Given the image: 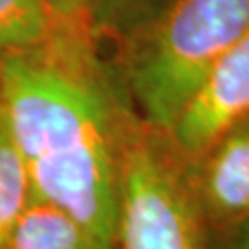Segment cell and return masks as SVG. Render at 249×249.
<instances>
[{"label": "cell", "instance_id": "obj_1", "mask_svg": "<svg viewBox=\"0 0 249 249\" xmlns=\"http://www.w3.org/2000/svg\"><path fill=\"white\" fill-rule=\"evenodd\" d=\"M0 111L34 197L69 214L96 249H115L122 137L87 46L48 39L2 57Z\"/></svg>", "mask_w": 249, "mask_h": 249}, {"label": "cell", "instance_id": "obj_2", "mask_svg": "<svg viewBox=\"0 0 249 249\" xmlns=\"http://www.w3.org/2000/svg\"><path fill=\"white\" fill-rule=\"evenodd\" d=\"M249 32V0H176L135 53L129 85L144 118L170 131L205 76Z\"/></svg>", "mask_w": 249, "mask_h": 249}, {"label": "cell", "instance_id": "obj_3", "mask_svg": "<svg viewBox=\"0 0 249 249\" xmlns=\"http://www.w3.org/2000/svg\"><path fill=\"white\" fill-rule=\"evenodd\" d=\"M115 249H211L190 176L135 131L120 141Z\"/></svg>", "mask_w": 249, "mask_h": 249}, {"label": "cell", "instance_id": "obj_4", "mask_svg": "<svg viewBox=\"0 0 249 249\" xmlns=\"http://www.w3.org/2000/svg\"><path fill=\"white\" fill-rule=\"evenodd\" d=\"M249 116V32L209 71L168 133L179 151L199 157Z\"/></svg>", "mask_w": 249, "mask_h": 249}, {"label": "cell", "instance_id": "obj_5", "mask_svg": "<svg viewBox=\"0 0 249 249\" xmlns=\"http://www.w3.org/2000/svg\"><path fill=\"white\" fill-rule=\"evenodd\" d=\"M190 176L211 231L249 220V125L244 118L199 155Z\"/></svg>", "mask_w": 249, "mask_h": 249}, {"label": "cell", "instance_id": "obj_6", "mask_svg": "<svg viewBox=\"0 0 249 249\" xmlns=\"http://www.w3.org/2000/svg\"><path fill=\"white\" fill-rule=\"evenodd\" d=\"M2 249H96L89 234L61 209L32 197Z\"/></svg>", "mask_w": 249, "mask_h": 249}, {"label": "cell", "instance_id": "obj_7", "mask_svg": "<svg viewBox=\"0 0 249 249\" xmlns=\"http://www.w3.org/2000/svg\"><path fill=\"white\" fill-rule=\"evenodd\" d=\"M52 30L46 0H0V59L45 45Z\"/></svg>", "mask_w": 249, "mask_h": 249}, {"label": "cell", "instance_id": "obj_8", "mask_svg": "<svg viewBox=\"0 0 249 249\" xmlns=\"http://www.w3.org/2000/svg\"><path fill=\"white\" fill-rule=\"evenodd\" d=\"M32 197L34 192L26 162L0 111V249Z\"/></svg>", "mask_w": 249, "mask_h": 249}, {"label": "cell", "instance_id": "obj_9", "mask_svg": "<svg viewBox=\"0 0 249 249\" xmlns=\"http://www.w3.org/2000/svg\"><path fill=\"white\" fill-rule=\"evenodd\" d=\"M211 249H249V220L223 231H211Z\"/></svg>", "mask_w": 249, "mask_h": 249}, {"label": "cell", "instance_id": "obj_10", "mask_svg": "<svg viewBox=\"0 0 249 249\" xmlns=\"http://www.w3.org/2000/svg\"><path fill=\"white\" fill-rule=\"evenodd\" d=\"M94 0H46V6L50 9L53 20L74 22L80 18Z\"/></svg>", "mask_w": 249, "mask_h": 249}, {"label": "cell", "instance_id": "obj_11", "mask_svg": "<svg viewBox=\"0 0 249 249\" xmlns=\"http://www.w3.org/2000/svg\"><path fill=\"white\" fill-rule=\"evenodd\" d=\"M246 120H248V125H249V116H248V118H246Z\"/></svg>", "mask_w": 249, "mask_h": 249}]
</instances>
